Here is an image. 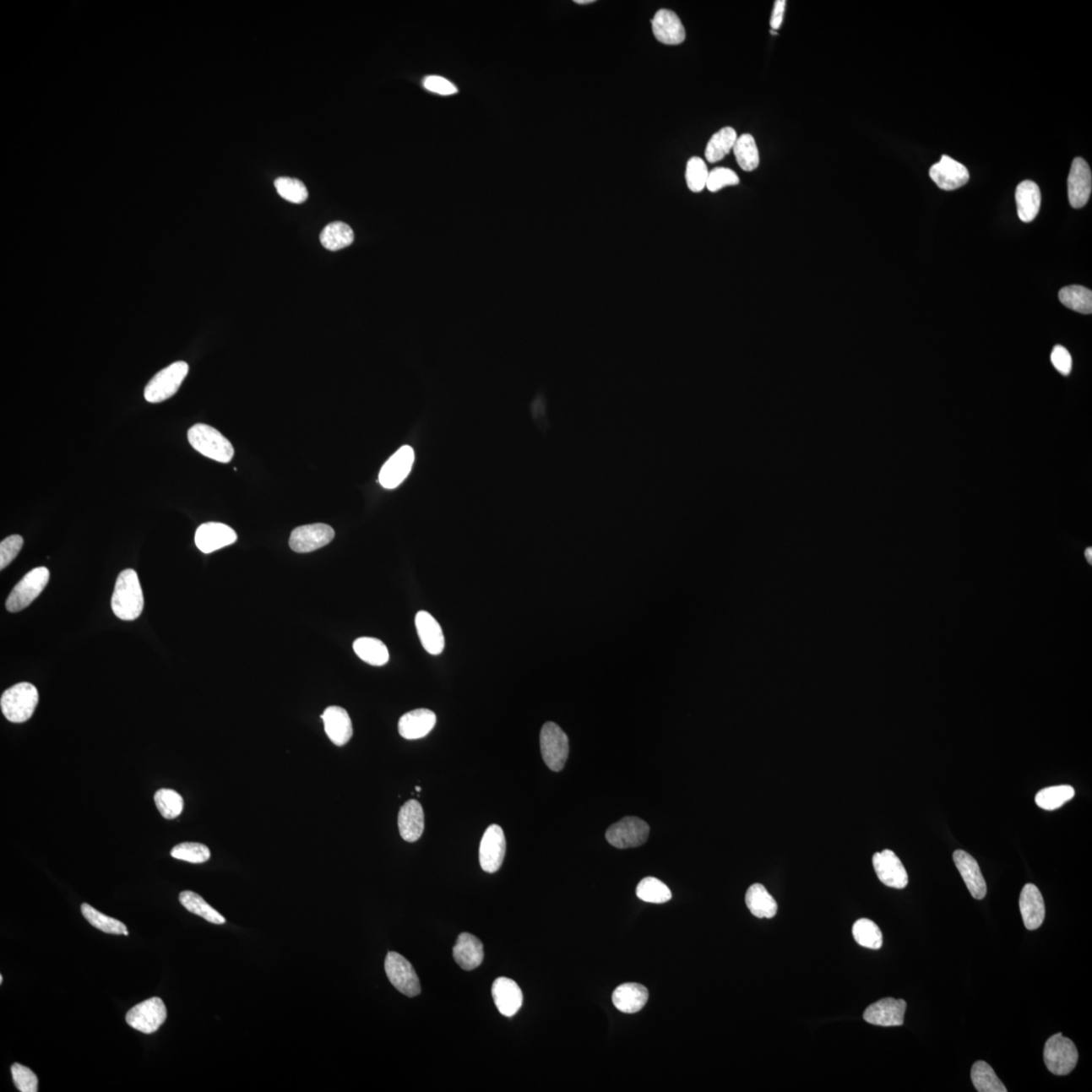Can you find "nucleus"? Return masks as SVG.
<instances>
[{"instance_id":"f257e3e1","label":"nucleus","mask_w":1092,"mask_h":1092,"mask_svg":"<svg viewBox=\"0 0 1092 1092\" xmlns=\"http://www.w3.org/2000/svg\"><path fill=\"white\" fill-rule=\"evenodd\" d=\"M111 609L117 618L126 622H133L142 614L144 596L139 578L132 568L122 571L117 577L111 597Z\"/></svg>"},{"instance_id":"f03ea898","label":"nucleus","mask_w":1092,"mask_h":1092,"mask_svg":"<svg viewBox=\"0 0 1092 1092\" xmlns=\"http://www.w3.org/2000/svg\"><path fill=\"white\" fill-rule=\"evenodd\" d=\"M39 704V693L33 684L19 683L10 687L0 699L5 719L14 724H23L33 716Z\"/></svg>"},{"instance_id":"7ed1b4c3","label":"nucleus","mask_w":1092,"mask_h":1092,"mask_svg":"<svg viewBox=\"0 0 1092 1092\" xmlns=\"http://www.w3.org/2000/svg\"><path fill=\"white\" fill-rule=\"evenodd\" d=\"M187 438L198 453L218 463L228 464L234 458L232 443L216 428L207 424L193 425L188 430Z\"/></svg>"},{"instance_id":"20e7f679","label":"nucleus","mask_w":1092,"mask_h":1092,"mask_svg":"<svg viewBox=\"0 0 1092 1092\" xmlns=\"http://www.w3.org/2000/svg\"><path fill=\"white\" fill-rule=\"evenodd\" d=\"M188 371V364L184 361L174 362L163 368L148 383L144 391L146 401L156 404L173 397L187 378Z\"/></svg>"},{"instance_id":"39448f33","label":"nucleus","mask_w":1092,"mask_h":1092,"mask_svg":"<svg viewBox=\"0 0 1092 1092\" xmlns=\"http://www.w3.org/2000/svg\"><path fill=\"white\" fill-rule=\"evenodd\" d=\"M1046 1068L1051 1073L1063 1076L1073 1073L1078 1061V1051L1073 1040L1062 1033L1048 1039L1044 1049Z\"/></svg>"},{"instance_id":"423d86ee","label":"nucleus","mask_w":1092,"mask_h":1092,"mask_svg":"<svg viewBox=\"0 0 1092 1092\" xmlns=\"http://www.w3.org/2000/svg\"><path fill=\"white\" fill-rule=\"evenodd\" d=\"M50 580V572L47 568L40 567L29 572L22 580H20L5 603V606L9 612H19L20 610L29 607V605L39 597V595L44 591Z\"/></svg>"},{"instance_id":"0eeeda50","label":"nucleus","mask_w":1092,"mask_h":1092,"mask_svg":"<svg viewBox=\"0 0 1092 1092\" xmlns=\"http://www.w3.org/2000/svg\"><path fill=\"white\" fill-rule=\"evenodd\" d=\"M541 750L546 766L553 772L565 767L570 747L565 732L555 722H546L541 732Z\"/></svg>"},{"instance_id":"6e6552de","label":"nucleus","mask_w":1092,"mask_h":1092,"mask_svg":"<svg viewBox=\"0 0 1092 1092\" xmlns=\"http://www.w3.org/2000/svg\"><path fill=\"white\" fill-rule=\"evenodd\" d=\"M388 981L405 996L417 997L421 992V986L416 971L406 958L396 952H389L384 961Z\"/></svg>"},{"instance_id":"1a4fd4ad","label":"nucleus","mask_w":1092,"mask_h":1092,"mask_svg":"<svg viewBox=\"0 0 1092 1092\" xmlns=\"http://www.w3.org/2000/svg\"><path fill=\"white\" fill-rule=\"evenodd\" d=\"M167 1009L161 998L146 999L126 1014L128 1024L144 1034H153L166 1022Z\"/></svg>"},{"instance_id":"9d476101","label":"nucleus","mask_w":1092,"mask_h":1092,"mask_svg":"<svg viewBox=\"0 0 1092 1092\" xmlns=\"http://www.w3.org/2000/svg\"><path fill=\"white\" fill-rule=\"evenodd\" d=\"M649 824L634 817L624 818L607 830L608 843L617 849L637 848L647 842Z\"/></svg>"},{"instance_id":"9b49d317","label":"nucleus","mask_w":1092,"mask_h":1092,"mask_svg":"<svg viewBox=\"0 0 1092 1092\" xmlns=\"http://www.w3.org/2000/svg\"><path fill=\"white\" fill-rule=\"evenodd\" d=\"M334 536V530L323 523L300 526L292 530L290 546L296 552H312L329 545Z\"/></svg>"},{"instance_id":"f8f14e48","label":"nucleus","mask_w":1092,"mask_h":1092,"mask_svg":"<svg viewBox=\"0 0 1092 1092\" xmlns=\"http://www.w3.org/2000/svg\"><path fill=\"white\" fill-rule=\"evenodd\" d=\"M506 855V839L500 825L486 829L480 845V864L486 873H495L501 868Z\"/></svg>"},{"instance_id":"ddd939ff","label":"nucleus","mask_w":1092,"mask_h":1092,"mask_svg":"<svg viewBox=\"0 0 1092 1092\" xmlns=\"http://www.w3.org/2000/svg\"><path fill=\"white\" fill-rule=\"evenodd\" d=\"M414 460L415 454L411 446H403L387 460L379 471V484L388 490L397 488L411 473Z\"/></svg>"},{"instance_id":"4468645a","label":"nucleus","mask_w":1092,"mask_h":1092,"mask_svg":"<svg viewBox=\"0 0 1092 1092\" xmlns=\"http://www.w3.org/2000/svg\"><path fill=\"white\" fill-rule=\"evenodd\" d=\"M874 870L879 880L886 886L895 889H904L909 884L904 864L890 850H882L873 856Z\"/></svg>"},{"instance_id":"2eb2a0df","label":"nucleus","mask_w":1092,"mask_h":1092,"mask_svg":"<svg viewBox=\"0 0 1092 1092\" xmlns=\"http://www.w3.org/2000/svg\"><path fill=\"white\" fill-rule=\"evenodd\" d=\"M907 1004L904 999L883 998L866 1008V1022L881 1027H899L904 1024Z\"/></svg>"},{"instance_id":"dca6fc26","label":"nucleus","mask_w":1092,"mask_h":1092,"mask_svg":"<svg viewBox=\"0 0 1092 1092\" xmlns=\"http://www.w3.org/2000/svg\"><path fill=\"white\" fill-rule=\"evenodd\" d=\"M1092 189L1091 169L1084 158H1075L1068 177V197L1071 206L1081 209L1089 203Z\"/></svg>"},{"instance_id":"f3484780","label":"nucleus","mask_w":1092,"mask_h":1092,"mask_svg":"<svg viewBox=\"0 0 1092 1092\" xmlns=\"http://www.w3.org/2000/svg\"><path fill=\"white\" fill-rule=\"evenodd\" d=\"M194 541L199 551L212 553L233 545L237 541V535L232 528L223 523L208 522L198 528Z\"/></svg>"},{"instance_id":"a211bd4d","label":"nucleus","mask_w":1092,"mask_h":1092,"mask_svg":"<svg viewBox=\"0 0 1092 1092\" xmlns=\"http://www.w3.org/2000/svg\"><path fill=\"white\" fill-rule=\"evenodd\" d=\"M930 177L944 191H955L969 182L968 169L953 158L943 155L930 169Z\"/></svg>"},{"instance_id":"6ab92c4d","label":"nucleus","mask_w":1092,"mask_h":1092,"mask_svg":"<svg viewBox=\"0 0 1092 1092\" xmlns=\"http://www.w3.org/2000/svg\"><path fill=\"white\" fill-rule=\"evenodd\" d=\"M953 860L974 899H983L987 894V886L977 861L962 850L953 852Z\"/></svg>"},{"instance_id":"aec40b11","label":"nucleus","mask_w":1092,"mask_h":1092,"mask_svg":"<svg viewBox=\"0 0 1092 1092\" xmlns=\"http://www.w3.org/2000/svg\"><path fill=\"white\" fill-rule=\"evenodd\" d=\"M492 996L497 1008L504 1017L511 1018L519 1012L523 994L519 986L512 979L500 977L492 986Z\"/></svg>"},{"instance_id":"412c9836","label":"nucleus","mask_w":1092,"mask_h":1092,"mask_svg":"<svg viewBox=\"0 0 1092 1092\" xmlns=\"http://www.w3.org/2000/svg\"><path fill=\"white\" fill-rule=\"evenodd\" d=\"M652 27L655 39L665 45H679L686 39L684 25L671 10L660 9L655 13Z\"/></svg>"},{"instance_id":"4be33fe9","label":"nucleus","mask_w":1092,"mask_h":1092,"mask_svg":"<svg viewBox=\"0 0 1092 1092\" xmlns=\"http://www.w3.org/2000/svg\"><path fill=\"white\" fill-rule=\"evenodd\" d=\"M1019 910L1028 930L1035 931L1043 925L1045 902L1037 886L1030 883L1024 887L1019 897Z\"/></svg>"},{"instance_id":"5701e85b","label":"nucleus","mask_w":1092,"mask_h":1092,"mask_svg":"<svg viewBox=\"0 0 1092 1092\" xmlns=\"http://www.w3.org/2000/svg\"><path fill=\"white\" fill-rule=\"evenodd\" d=\"M437 714L425 709H415L404 714L399 720V735L406 740H419L429 735L437 725Z\"/></svg>"},{"instance_id":"b1692460","label":"nucleus","mask_w":1092,"mask_h":1092,"mask_svg":"<svg viewBox=\"0 0 1092 1092\" xmlns=\"http://www.w3.org/2000/svg\"><path fill=\"white\" fill-rule=\"evenodd\" d=\"M321 719L324 722L326 735L334 745L342 747L350 741L353 735L352 722L345 709L340 706L328 707Z\"/></svg>"},{"instance_id":"393cba45","label":"nucleus","mask_w":1092,"mask_h":1092,"mask_svg":"<svg viewBox=\"0 0 1092 1092\" xmlns=\"http://www.w3.org/2000/svg\"><path fill=\"white\" fill-rule=\"evenodd\" d=\"M415 625H416L420 642L427 653L438 655L443 652L445 638L443 628L432 614L419 611L415 617Z\"/></svg>"},{"instance_id":"a878e982","label":"nucleus","mask_w":1092,"mask_h":1092,"mask_svg":"<svg viewBox=\"0 0 1092 1092\" xmlns=\"http://www.w3.org/2000/svg\"><path fill=\"white\" fill-rule=\"evenodd\" d=\"M399 834L409 843L416 842L424 832V812L417 801H409L399 809L398 817Z\"/></svg>"},{"instance_id":"bb28decb","label":"nucleus","mask_w":1092,"mask_h":1092,"mask_svg":"<svg viewBox=\"0 0 1092 1092\" xmlns=\"http://www.w3.org/2000/svg\"><path fill=\"white\" fill-rule=\"evenodd\" d=\"M484 956L483 943L478 937L469 932L459 936L454 947V957L460 968L466 971L474 970L483 962Z\"/></svg>"},{"instance_id":"cd10ccee","label":"nucleus","mask_w":1092,"mask_h":1092,"mask_svg":"<svg viewBox=\"0 0 1092 1092\" xmlns=\"http://www.w3.org/2000/svg\"><path fill=\"white\" fill-rule=\"evenodd\" d=\"M649 1001L648 988L638 983H624L615 989L612 996L614 1007L624 1013L642 1011Z\"/></svg>"},{"instance_id":"c85d7f7f","label":"nucleus","mask_w":1092,"mask_h":1092,"mask_svg":"<svg viewBox=\"0 0 1092 1092\" xmlns=\"http://www.w3.org/2000/svg\"><path fill=\"white\" fill-rule=\"evenodd\" d=\"M1016 201L1019 218L1024 223H1030L1038 216L1040 208V192L1032 181L1020 182L1016 191Z\"/></svg>"},{"instance_id":"c756f323","label":"nucleus","mask_w":1092,"mask_h":1092,"mask_svg":"<svg viewBox=\"0 0 1092 1092\" xmlns=\"http://www.w3.org/2000/svg\"><path fill=\"white\" fill-rule=\"evenodd\" d=\"M746 904L752 915L758 919H772L778 911V905L774 897L769 894L765 886L752 884L747 889Z\"/></svg>"},{"instance_id":"7c9ffc66","label":"nucleus","mask_w":1092,"mask_h":1092,"mask_svg":"<svg viewBox=\"0 0 1092 1092\" xmlns=\"http://www.w3.org/2000/svg\"><path fill=\"white\" fill-rule=\"evenodd\" d=\"M353 649H355L358 658L372 666H384L389 660L387 645L378 638H357L353 644Z\"/></svg>"},{"instance_id":"2f4dec72","label":"nucleus","mask_w":1092,"mask_h":1092,"mask_svg":"<svg viewBox=\"0 0 1092 1092\" xmlns=\"http://www.w3.org/2000/svg\"><path fill=\"white\" fill-rule=\"evenodd\" d=\"M321 243L330 251L348 247L355 241V233L350 225L343 222L328 224L320 235Z\"/></svg>"},{"instance_id":"473e14b6","label":"nucleus","mask_w":1092,"mask_h":1092,"mask_svg":"<svg viewBox=\"0 0 1092 1092\" xmlns=\"http://www.w3.org/2000/svg\"><path fill=\"white\" fill-rule=\"evenodd\" d=\"M737 139V134L731 127L715 133L706 146L705 157L709 163H716L732 151Z\"/></svg>"},{"instance_id":"72a5a7b5","label":"nucleus","mask_w":1092,"mask_h":1092,"mask_svg":"<svg viewBox=\"0 0 1092 1092\" xmlns=\"http://www.w3.org/2000/svg\"><path fill=\"white\" fill-rule=\"evenodd\" d=\"M736 158L738 166L747 172L756 171L760 164V154L755 138L750 134H743L737 137L735 146L732 149Z\"/></svg>"},{"instance_id":"f704fd0d","label":"nucleus","mask_w":1092,"mask_h":1092,"mask_svg":"<svg viewBox=\"0 0 1092 1092\" xmlns=\"http://www.w3.org/2000/svg\"><path fill=\"white\" fill-rule=\"evenodd\" d=\"M179 901L192 914L203 917L214 925H224L225 917L213 909L206 900L193 891H183L179 894Z\"/></svg>"},{"instance_id":"c9c22d12","label":"nucleus","mask_w":1092,"mask_h":1092,"mask_svg":"<svg viewBox=\"0 0 1092 1092\" xmlns=\"http://www.w3.org/2000/svg\"><path fill=\"white\" fill-rule=\"evenodd\" d=\"M971 1079L974 1088L979 1092H1007L1006 1086L997 1078L991 1066L977 1061L971 1070Z\"/></svg>"},{"instance_id":"e433bc0d","label":"nucleus","mask_w":1092,"mask_h":1092,"mask_svg":"<svg viewBox=\"0 0 1092 1092\" xmlns=\"http://www.w3.org/2000/svg\"><path fill=\"white\" fill-rule=\"evenodd\" d=\"M1059 300L1065 307L1080 314L1090 315L1092 312V292L1080 285H1069L1061 289Z\"/></svg>"},{"instance_id":"4c0bfd02","label":"nucleus","mask_w":1092,"mask_h":1092,"mask_svg":"<svg viewBox=\"0 0 1092 1092\" xmlns=\"http://www.w3.org/2000/svg\"><path fill=\"white\" fill-rule=\"evenodd\" d=\"M81 912L85 917V920L97 930L111 935H129V932H128L126 925L122 924V921L101 914V912L96 910L90 905H82Z\"/></svg>"},{"instance_id":"58836bf2","label":"nucleus","mask_w":1092,"mask_h":1092,"mask_svg":"<svg viewBox=\"0 0 1092 1092\" xmlns=\"http://www.w3.org/2000/svg\"><path fill=\"white\" fill-rule=\"evenodd\" d=\"M1075 796V790L1073 786L1060 785L1043 789L1035 796V801L1040 808L1045 810H1055L1062 807L1066 802H1068Z\"/></svg>"},{"instance_id":"ea45409f","label":"nucleus","mask_w":1092,"mask_h":1092,"mask_svg":"<svg viewBox=\"0 0 1092 1092\" xmlns=\"http://www.w3.org/2000/svg\"><path fill=\"white\" fill-rule=\"evenodd\" d=\"M637 895L643 901L656 905L665 904L671 899L669 887L655 877H647L639 882Z\"/></svg>"},{"instance_id":"a19ab883","label":"nucleus","mask_w":1092,"mask_h":1092,"mask_svg":"<svg viewBox=\"0 0 1092 1092\" xmlns=\"http://www.w3.org/2000/svg\"><path fill=\"white\" fill-rule=\"evenodd\" d=\"M853 935L856 942L864 948L878 950L883 945V937L879 926L868 919H861L855 922Z\"/></svg>"},{"instance_id":"79ce46f5","label":"nucleus","mask_w":1092,"mask_h":1092,"mask_svg":"<svg viewBox=\"0 0 1092 1092\" xmlns=\"http://www.w3.org/2000/svg\"><path fill=\"white\" fill-rule=\"evenodd\" d=\"M158 812L166 819H174L182 813L184 803L181 794L172 789H160L154 796Z\"/></svg>"},{"instance_id":"37998d69","label":"nucleus","mask_w":1092,"mask_h":1092,"mask_svg":"<svg viewBox=\"0 0 1092 1092\" xmlns=\"http://www.w3.org/2000/svg\"><path fill=\"white\" fill-rule=\"evenodd\" d=\"M709 171L704 159L692 157L686 166L687 187L692 193H701L706 187Z\"/></svg>"},{"instance_id":"c03bdc74","label":"nucleus","mask_w":1092,"mask_h":1092,"mask_svg":"<svg viewBox=\"0 0 1092 1092\" xmlns=\"http://www.w3.org/2000/svg\"><path fill=\"white\" fill-rule=\"evenodd\" d=\"M274 187L281 198L292 204L305 203L309 197L305 184L299 179L280 177L275 179Z\"/></svg>"},{"instance_id":"a18cd8bd","label":"nucleus","mask_w":1092,"mask_h":1092,"mask_svg":"<svg viewBox=\"0 0 1092 1092\" xmlns=\"http://www.w3.org/2000/svg\"><path fill=\"white\" fill-rule=\"evenodd\" d=\"M171 855L177 860L193 864H202L211 858L207 845L199 843H182L171 850Z\"/></svg>"},{"instance_id":"49530a36","label":"nucleus","mask_w":1092,"mask_h":1092,"mask_svg":"<svg viewBox=\"0 0 1092 1092\" xmlns=\"http://www.w3.org/2000/svg\"><path fill=\"white\" fill-rule=\"evenodd\" d=\"M737 184H740V177L735 171L730 168L717 167L709 172L706 187L711 193H717L722 188L735 187Z\"/></svg>"},{"instance_id":"de8ad7c7","label":"nucleus","mask_w":1092,"mask_h":1092,"mask_svg":"<svg viewBox=\"0 0 1092 1092\" xmlns=\"http://www.w3.org/2000/svg\"><path fill=\"white\" fill-rule=\"evenodd\" d=\"M14 1084L20 1092H37L38 1078L32 1070L19 1063L12 1065Z\"/></svg>"},{"instance_id":"09e8293b","label":"nucleus","mask_w":1092,"mask_h":1092,"mask_svg":"<svg viewBox=\"0 0 1092 1092\" xmlns=\"http://www.w3.org/2000/svg\"><path fill=\"white\" fill-rule=\"evenodd\" d=\"M23 545V537L18 535L8 536L0 543V570H4L18 557Z\"/></svg>"},{"instance_id":"8fccbe9b","label":"nucleus","mask_w":1092,"mask_h":1092,"mask_svg":"<svg viewBox=\"0 0 1092 1092\" xmlns=\"http://www.w3.org/2000/svg\"><path fill=\"white\" fill-rule=\"evenodd\" d=\"M1051 361H1052L1054 367L1063 376H1068L1071 368H1073V358H1071L1069 351L1061 345L1054 347L1052 353H1051Z\"/></svg>"},{"instance_id":"3c124183","label":"nucleus","mask_w":1092,"mask_h":1092,"mask_svg":"<svg viewBox=\"0 0 1092 1092\" xmlns=\"http://www.w3.org/2000/svg\"><path fill=\"white\" fill-rule=\"evenodd\" d=\"M424 86L425 89L429 91L435 92V94L441 95H454L459 91L454 84H451L450 81L441 76H427L426 79H424Z\"/></svg>"},{"instance_id":"603ef678","label":"nucleus","mask_w":1092,"mask_h":1092,"mask_svg":"<svg viewBox=\"0 0 1092 1092\" xmlns=\"http://www.w3.org/2000/svg\"><path fill=\"white\" fill-rule=\"evenodd\" d=\"M785 8H786L785 0H777V2H775V4H774L772 17L770 20L772 30H778L779 29L781 28L783 19H784V13H785Z\"/></svg>"},{"instance_id":"864d4df0","label":"nucleus","mask_w":1092,"mask_h":1092,"mask_svg":"<svg viewBox=\"0 0 1092 1092\" xmlns=\"http://www.w3.org/2000/svg\"><path fill=\"white\" fill-rule=\"evenodd\" d=\"M575 3L578 4L593 3H595V0H576Z\"/></svg>"},{"instance_id":"5fc2aeb1","label":"nucleus","mask_w":1092,"mask_h":1092,"mask_svg":"<svg viewBox=\"0 0 1092 1092\" xmlns=\"http://www.w3.org/2000/svg\"><path fill=\"white\" fill-rule=\"evenodd\" d=\"M1091 553H1092L1091 548H1089V550H1088V551H1086V552H1085L1086 558H1088V561H1089L1090 563H1091Z\"/></svg>"},{"instance_id":"6e6d98bb","label":"nucleus","mask_w":1092,"mask_h":1092,"mask_svg":"<svg viewBox=\"0 0 1092 1092\" xmlns=\"http://www.w3.org/2000/svg\"><path fill=\"white\" fill-rule=\"evenodd\" d=\"M3 975H2V976H0V983H3Z\"/></svg>"},{"instance_id":"4d7b16f0","label":"nucleus","mask_w":1092,"mask_h":1092,"mask_svg":"<svg viewBox=\"0 0 1092 1092\" xmlns=\"http://www.w3.org/2000/svg\"><path fill=\"white\" fill-rule=\"evenodd\" d=\"M416 790H417V791H421V787H417V788H416Z\"/></svg>"}]
</instances>
